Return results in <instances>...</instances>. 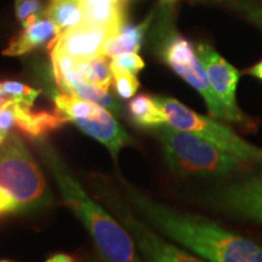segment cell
<instances>
[{
  "instance_id": "cell-1",
  "label": "cell",
  "mask_w": 262,
  "mask_h": 262,
  "mask_svg": "<svg viewBox=\"0 0 262 262\" xmlns=\"http://www.w3.org/2000/svg\"><path fill=\"white\" fill-rule=\"evenodd\" d=\"M131 208L164 237L206 262H262V245L194 212L181 211L150 198L118 178Z\"/></svg>"
},
{
  "instance_id": "cell-2",
  "label": "cell",
  "mask_w": 262,
  "mask_h": 262,
  "mask_svg": "<svg viewBox=\"0 0 262 262\" xmlns=\"http://www.w3.org/2000/svg\"><path fill=\"white\" fill-rule=\"evenodd\" d=\"M37 141V148L57 182L62 199L89 232L101 260L143 262L135 242L124 226L86 194L50 143L42 139Z\"/></svg>"
},
{
  "instance_id": "cell-3",
  "label": "cell",
  "mask_w": 262,
  "mask_h": 262,
  "mask_svg": "<svg viewBox=\"0 0 262 262\" xmlns=\"http://www.w3.org/2000/svg\"><path fill=\"white\" fill-rule=\"evenodd\" d=\"M153 131L162 147L166 165L180 178L228 179L253 166L203 137L169 124H163Z\"/></svg>"
},
{
  "instance_id": "cell-4",
  "label": "cell",
  "mask_w": 262,
  "mask_h": 262,
  "mask_svg": "<svg viewBox=\"0 0 262 262\" xmlns=\"http://www.w3.org/2000/svg\"><path fill=\"white\" fill-rule=\"evenodd\" d=\"M0 189L14 204L16 214L39 211L51 204L44 176L16 134L0 146Z\"/></svg>"
},
{
  "instance_id": "cell-5",
  "label": "cell",
  "mask_w": 262,
  "mask_h": 262,
  "mask_svg": "<svg viewBox=\"0 0 262 262\" xmlns=\"http://www.w3.org/2000/svg\"><path fill=\"white\" fill-rule=\"evenodd\" d=\"M94 189L97 192L98 198L112 211L114 217L133 237L143 262H206L157 233L140 216L134 214L126 199L124 201L119 191L106 180L95 178Z\"/></svg>"
},
{
  "instance_id": "cell-6",
  "label": "cell",
  "mask_w": 262,
  "mask_h": 262,
  "mask_svg": "<svg viewBox=\"0 0 262 262\" xmlns=\"http://www.w3.org/2000/svg\"><path fill=\"white\" fill-rule=\"evenodd\" d=\"M166 124L205 139L212 145L248 164L262 168V148L248 142L221 120L205 117L168 96H153Z\"/></svg>"
},
{
  "instance_id": "cell-7",
  "label": "cell",
  "mask_w": 262,
  "mask_h": 262,
  "mask_svg": "<svg viewBox=\"0 0 262 262\" xmlns=\"http://www.w3.org/2000/svg\"><path fill=\"white\" fill-rule=\"evenodd\" d=\"M208 208L227 215L262 225V168L232 176L203 195Z\"/></svg>"
},
{
  "instance_id": "cell-8",
  "label": "cell",
  "mask_w": 262,
  "mask_h": 262,
  "mask_svg": "<svg viewBox=\"0 0 262 262\" xmlns=\"http://www.w3.org/2000/svg\"><path fill=\"white\" fill-rule=\"evenodd\" d=\"M204 66L212 93L224 112V122L251 127L253 120L244 114L237 103V85L241 73L210 45L199 44L195 49Z\"/></svg>"
},
{
  "instance_id": "cell-9",
  "label": "cell",
  "mask_w": 262,
  "mask_h": 262,
  "mask_svg": "<svg viewBox=\"0 0 262 262\" xmlns=\"http://www.w3.org/2000/svg\"><path fill=\"white\" fill-rule=\"evenodd\" d=\"M116 31L107 27L83 24L62 32L52 49L74 60H90L102 55L104 42Z\"/></svg>"
},
{
  "instance_id": "cell-10",
  "label": "cell",
  "mask_w": 262,
  "mask_h": 262,
  "mask_svg": "<svg viewBox=\"0 0 262 262\" xmlns=\"http://www.w3.org/2000/svg\"><path fill=\"white\" fill-rule=\"evenodd\" d=\"M72 122L86 135L106 146L114 160H117L123 147L133 142L129 134L114 119L112 113L103 107H98L97 112L93 117L74 119Z\"/></svg>"
},
{
  "instance_id": "cell-11",
  "label": "cell",
  "mask_w": 262,
  "mask_h": 262,
  "mask_svg": "<svg viewBox=\"0 0 262 262\" xmlns=\"http://www.w3.org/2000/svg\"><path fill=\"white\" fill-rule=\"evenodd\" d=\"M61 33V29L44 14L25 25L24 31L10 41L3 55L19 56L38 48L52 49Z\"/></svg>"
},
{
  "instance_id": "cell-12",
  "label": "cell",
  "mask_w": 262,
  "mask_h": 262,
  "mask_svg": "<svg viewBox=\"0 0 262 262\" xmlns=\"http://www.w3.org/2000/svg\"><path fill=\"white\" fill-rule=\"evenodd\" d=\"M15 111V127L22 135L29 139L37 140L44 139L51 131L58 129L66 123V119L61 114L48 111L34 112L31 107L25 104L14 102Z\"/></svg>"
},
{
  "instance_id": "cell-13",
  "label": "cell",
  "mask_w": 262,
  "mask_h": 262,
  "mask_svg": "<svg viewBox=\"0 0 262 262\" xmlns=\"http://www.w3.org/2000/svg\"><path fill=\"white\" fill-rule=\"evenodd\" d=\"M160 39L162 40L158 45L159 56L178 75L191 68L199 60L192 42L176 32L164 34Z\"/></svg>"
},
{
  "instance_id": "cell-14",
  "label": "cell",
  "mask_w": 262,
  "mask_h": 262,
  "mask_svg": "<svg viewBox=\"0 0 262 262\" xmlns=\"http://www.w3.org/2000/svg\"><path fill=\"white\" fill-rule=\"evenodd\" d=\"M84 24L118 32L124 26L123 0H81Z\"/></svg>"
},
{
  "instance_id": "cell-15",
  "label": "cell",
  "mask_w": 262,
  "mask_h": 262,
  "mask_svg": "<svg viewBox=\"0 0 262 262\" xmlns=\"http://www.w3.org/2000/svg\"><path fill=\"white\" fill-rule=\"evenodd\" d=\"M150 24V16L142 24L123 26L116 34L111 35L104 42L102 55L106 57H116L124 54H137L142 45L145 32Z\"/></svg>"
},
{
  "instance_id": "cell-16",
  "label": "cell",
  "mask_w": 262,
  "mask_h": 262,
  "mask_svg": "<svg viewBox=\"0 0 262 262\" xmlns=\"http://www.w3.org/2000/svg\"><path fill=\"white\" fill-rule=\"evenodd\" d=\"M127 114L134 125L141 129L153 130L163 124H166L165 117L155 97L148 95H137L127 104Z\"/></svg>"
},
{
  "instance_id": "cell-17",
  "label": "cell",
  "mask_w": 262,
  "mask_h": 262,
  "mask_svg": "<svg viewBox=\"0 0 262 262\" xmlns=\"http://www.w3.org/2000/svg\"><path fill=\"white\" fill-rule=\"evenodd\" d=\"M45 15L61 29V32L84 24L81 0H50Z\"/></svg>"
},
{
  "instance_id": "cell-18",
  "label": "cell",
  "mask_w": 262,
  "mask_h": 262,
  "mask_svg": "<svg viewBox=\"0 0 262 262\" xmlns=\"http://www.w3.org/2000/svg\"><path fill=\"white\" fill-rule=\"evenodd\" d=\"M75 73L84 83L93 84L104 90L110 89L113 81L111 63H108L104 55H98L90 60H77Z\"/></svg>"
},
{
  "instance_id": "cell-19",
  "label": "cell",
  "mask_w": 262,
  "mask_h": 262,
  "mask_svg": "<svg viewBox=\"0 0 262 262\" xmlns=\"http://www.w3.org/2000/svg\"><path fill=\"white\" fill-rule=\"evenodd\" d=\"M54 102L56 104V112L64 118L66 122H72L74 119H85L93 117L97 112L98 104L83 100L72 94H66L63 91L54 94Z\"/></svg>"
},
{
  "instance_id": "cell-20",
  "label": "cell",
  "mask_w": 262,
  "mask_h": 262,
  "mask_svg": "<svg viewBox=\"0 0 262 262\" xmlns=\"http://www.w3.org/2000/svg\"><path fill=\"white\" fill-rule=\"evenodd\" d=\"M70 94L96 103L113 114H122V106L112 95L108 93V90L101 89V88L95 86L93 84L78 81L71 88Z\"/></svg>"
},
{
  "instance_id": "cell-21",
  "label": "cell",
  "mask_w": 262,
  "mask_h": 262,
  "mask_svg": "<svg viewBox=\"0 0 262 262\" xmlns=\"http://www.w3.org/2000/svg\"><path fill=\"white\" fill-rule=\"evenodd\" d=\"M111 71H112L113 75L114 89H116L118 96L123 100H129V98L135 96L140 88L136 74L114 67H111Z\"/></svg>"
},
{
  "instance_id": "cell-22",
  "label": "cell",
  "mask_w": 262,
  "mask_h": 262,
  "mask_svg": "<svg viewBox=\"0 0 262 262\" xmlns=\"http://www.w3.org/2000/svg\"><path fill=\"white\" fill-rule=\"evenodd\" d=\"M3 89L5 90V93L9 95L10 97L14 101L25 104V106L32 107V104L34 103L35 98L38 97V95L40 94V90L33 89V88L25 85L18 81H3Z\"/></svg>"
},
{
  "instance_id": "cell-23",
  "label": "cell",
  "mask_w": 262,
  "mask_h": 262,
  "mask_svg": "<svg viewBox=\"0 0 262 262\" xmlns=\"http://www.w3.org/2000/svg\"><path fill=\"white\" fill-rule=\"evenodd\" d=\"M44 14L41 0H16V16L24 26Z\"/></svg>"
},
{
  "instance_id": "cell-24",
  "label": "cell",
  "mask_w": 262,
  "mask_h": 262,
  "mask_svg": "<svg viewBox=\"0 0 262 262\" xmlns=\"http://www.w3.org/2000/svg\"><path fill=\"white\" fill-rule=\"evenodd\" d=\"M111 67L119 68V70L137 74L145 68V62L137 54H124L113 57L112 61H111Z\"/></svg>"
},
{
  "instance_id": "cell-25",
  "label": "cell",
  "mask_w": 262,
  "mask_h": 262,
  "mask_svg": "<svg viewBox=\"0 0 262 262\" xmlns=\"http://www.w3.org/2000/svg\"><path fill=\"white\" fill-rule=\"evenodd\" d=\"M233 8L239 10L247 16L251 22L262 28V6L251 0H226Z\"/></svg>"
},
{
  "instance_id": "cell-26",
  "label": "cell",
  "mask_w": 262,
  "mask_h": 262,
  "mask_svg": "<svg viewBox=\"0 0 262 262\" xmlns=\"http://www.w3.org/2000/svg\"><path fill=\"white\" fill-rule=\"evenodd\" d=\"M45 262H79L77 257L70 254H55L48 258Z\"/></svg>"
},
{
  "instance_id": "cell-27",
  "label": "cell",
  "mask_w": 262,
  "mask_h": 262,
  "mask_svg": "<svg viewBox=\"0 0 262 262\" xmlns=\"http://www.w3.org/2000/svg\"><path fill=\"white\" fill-rule=\"evenodd\" d=\"M248 73L253 75L255 78H257V79L262 80V61L258 62L257 64H255L254 67H251L250 70L248 71Z\"/></svg>"
},
{
  "instance_id": "cell-28",
  "label": "cell",
  "mask_w": 262,
  "mask_h": 262,
  "mask_svg": "<svg viewBox=\"0 0 262 262\" xmlns=\"http://www.w3.org/2000/svg\"><path fill=\"white\" fill-rule=\"evenodd\" d=\"M10 101H14V100H12V98L5 93V90L3 89L2 83H0V108H2L3 106H5L6 103H9Z\"/></svg>"
},
{
  "instance_id": "cell-29",
  "label": "cell",
  "mask_w": 262,
  "mask_h": 262,
  "mask_svg": "<svg viewBox=\"0 0 262 262\" xmlns=\"http://www.w3.org/2000/svg\"><path fill=\"white\" fill-rule=\"evenodd\" d=\"M6 137H8V136H4V135H3V134H0V146H2L3 143H4V141L6 140Z\"/></svg>"
},
{
  "instance_id": "cell-30",
  "label": "cell",
  "mask_w": 262,
  "mask_h": 262,
  "mask_svg": "<svg viewBox=\"0 0 262 262\" xmlns=\"http://www.w3.org/2000/svg\"><path fill=\"white\" fill-rule=\"evenodd\" d=\"M0 262H11V261H6V260H3V261H0Z\"/></svg>"
}]
</instances>
